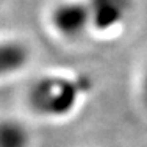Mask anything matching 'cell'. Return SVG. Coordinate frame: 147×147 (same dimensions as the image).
Segmentation results:
<instances>
[{
  "label": "cell",
  "instance_id": "1",
  "mask_svg": "<svg viewBox=\"0 0 147 147\" xmlns=\"http://www.w3.org/2000/svg\"><path fill=\"white\" fill-rule=\"evenodd\" d=\"M92 82L74 71L42 72L27 86L24 105L31 117L42 122H64L86 102Z\"/></svg>",
  "mask_w": 147,
  "mask_h": 147
},
{
  "label": "cell",
  "instance_id": "2",
  "mask_svg": "<svg viewBox=\"0 0 147 147\" xmlns=\"http://www.w3.org/2000/svg\"><path fill=\"white\" fill-rule=\"evenodd\" d=\"M44 22L49 33L66 45H75L92 38L86 0H52L45 9Z\"/></svg>",
  "mask_w": 147,
  "mask_h": 147
},
{
  "label": "cell",
  "instance_id": "3",
  "mask_svg": "<svg viewBox=\"0 0 147 147\" xmlns=\"http://www.w3.org/2000/svg\"><path fill=\"white\" fill-rule=\"evenodd\" d=\"M91 14V36L111 39L121 34L136 11V0H86Z\"/></svg>",
  "mask_w": 147,
  "mask_h": 147
},
{
  "label": "cell",
  "instance_id": "4",
  "mask_svg": "<svg viewBox=\"0 0 147 147\" xmlns=\"http://www.w3.org/2000/svg\"><path fill=\"white\" fill-rule=\"evenodd\" d=\"M34 50L19 34H0V83L14 80L31 66Z\"/></svg>",
  "mask_w": 147,
  "mask_h": 147
},
{
  "label": "cell",
  "instance_id": "5",
  "mask_svg": "<svg viewBox=\"0 0 147 147\" xmlns=\"http://www.w3.org/2000/svg\"><path fill=\"white\" fill-rule=\"evenodd\" d=\"M36 135L27 119L19 116L0 117V147H34Z\"/></svg>",
  "mask_w": 147,
  "mask_h": 147
},
{
  "label": "cell",
  "instance_id": "6",
  "mask_svg": "<svg viewBox=\"0 0 147 147\" xmlns=\"http://www.w3.org/2000/svg\"><path fill=\"white\" fill-rule=\"evenodd\" d=\"M135 92H136V99L138 103L141 107V110L147 113V59L141 64L136 75V82H135Z\"/></svg>",
  "mask_w": 147,
  "mask_h": 147
},
{
  "label": "cell",
  "instance_id": "7",
  "mask_svg": "<svg viewBox=\"0 0 147 147\" xmlns=\"http://www.w3.org/2000/svg\"><path fill=\"white\" fill-rule=\"evenodd\" d=\"M0 2H2V0H0Z\"/></svg>",
  "mask_w": 147,
  "mask_h": 147
}]
</instances>
